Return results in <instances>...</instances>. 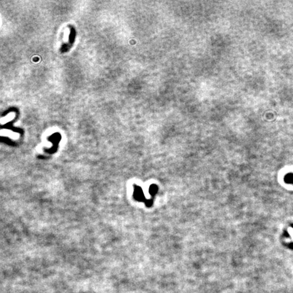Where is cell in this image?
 <instances>
[{
	"label": "cell",
	"instance_id": "1",
	"mask_svg": "<svg viewBox=\"0 0 293 293\" xmlns=\"http://www.w3.org/2000/svg\"><path fill=\"white\" fill-rule=\"evenodd\" d=\"M285 181L288 183L293 184V174H287L285 177Z\"/></svg>",
	"mask_w": 293,
	"mask_h": 293
}]
</instances>
